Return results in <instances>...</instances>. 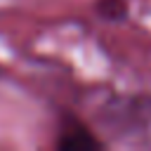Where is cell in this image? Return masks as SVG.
Instances as JSON below:
<instances>
[{
	"mask_svg": "<svg viewBox=\"0 0 151 151\" xmlns=\"http://www.w3.org/2000/svg\"><path fill=\"white\" fill-rule=\"evenodd\" d=\"M97 12L104 19L116 21V19H123L127 14V5H125V0H99L97 2Z\"/></svg>",
	"mask_w": 151,
	"mask_h": 151,
	"instance_id": "cell-2",
	"label": "cell"
},
{
	"mask_svg": "<svg viewBox=\"0 0 151 151\" xmlns=\"http://www.w3.org/2000/svg\"><path fill=\"white\" fill-rule=\"evenodd\" d=\"M101 146L104 144L80 123L64 127L59 139H57V149H61V151H94V149H101Z\"/></svg>",
	"mask_w": 151,
	"mask_h": 151,
	"instance_id": "cell-1",
	"label": "cell"
}]
</instances>
